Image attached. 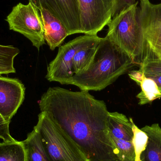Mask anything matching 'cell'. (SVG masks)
<instances>
[{
	"mask_svg": "<svg viewBox=\"0 0 161 161\" xmlns=\"http://www.w3.org/2000/svg\"><path fill=\"white\" fill-rule=\"evenodd\" d=\"M39 106L79 146L88 161H117L104 101L96 99L88 91L50 87Z\"/></svg>",
	"mask_w": 161,
	"mask_h": 161,
	"instance_id": "obj_1",
	"label": "cell"
},
{
	"mask_svg": "<svg viewBox=\"0 0 161 161\" xmlns=\"http://www.w3.org/2000/svg\"><path fill=\"white\" fill-rule=\"evenodd\" d=\"M0 161H26L22 142L0 143Z\"/></svg>",
	"mask_w": 161,
	"mask_h": 161,
	"instance_id": "obj_16",
	"label": "cell"
},
{
	"mask_svg": "<svg viewBox=\"0 0 161 161\" xmlns=\"http://www.w3.org/2000/svg\"><path fill=\"white\" fill-rule=\"evenodd\" d=\"M9 123L6 122L4 119L2 117V116L0 115V129L3 127L9 125Z\"/></svg>",
	"mask_w": 161,
	"mask_h": 161,
	"instance_id": "obj_26",
	"label": "cell"
},
{
	"mask_svg": "<svg viewBox=\"0 0 161 161\" xmlns=\"http://www.w3.org/2000/svg\"><path fill=\"white\" fill-rule=\"evenodd\" d=\"M140 70L145 75H161V60L147 57L140 64Z\"/></svg>",
	"mask_w": 161,
	"mask_h": 161,
	"instance_id": "obj_21",
	"label": "cell"
},
{
	"mask_svg": "<svg viewBox=\"0 0 161 161\" xmlns=\"http://www.w3.org/2000/svg\"><path fill=\"white\" fill-rule=\"evenodd\" d=\"M80 33L97 35L113 17L115 0H78Z\"/></svg>",
	"mask_w": 161,
	"mask_h": 161,
	"instance_id": "obj_6",
	"label": "cell"
},
{
	"mask_svg": "<svg viewBox=\"0 0 161 161\" xmlns=\"http://www.w3.org/2000/svg\"><path fill=\"white\" fill-rule=\"evenodd\" d=\"M25 88L16 78L0 76V115L10 123L25 98Z\"/></svg>",
	"mask_w": 161,
	"mask_h": 161,
	"instance_id": "obj_9",
	"label": "cell"
},
{
	"mask_svg": "<svg viewBox=\"0 0 161 161\" xmlns=\"http://www.w3.org/2000/svg\"><path fill=\"white\" fill-rule=\"evenodd\" d=\"M101 38L97 35H90L87 40L76 52L73 63L74 75L85 70L91 64Z\"/></svg>",
	"mask_w": 161,
	"mask_h": 161,
	"instance_id": "obj_13",
	"label": "cell"
},
{
	"mask_svg": "<svg viewBox=\"0 0 161 161\" xmlns=\"http://www.w3.org/2000/svg\"><path fill=\"white\" fill-rule=\"evenodd\" d=\"M131 122L133 133L132 142L135 151V161H141V156L146 147L148 137L144 131L139 129L134 124L132 119Z\"/></svg>",
	"mask_w": 161,
	"mask_h": 161,
	"instance_id": "obj_20",
	"label": "cell"
},
{
	"mask_svg": "<svg viewBox=\"0 0 161 161\" xmlns=\"http://www.w3.org/2000/svg\"><path fill=\"white\" fill-rule=\"evenodd\" d=\"M39 10L31 2L19 3L12 8L6 21L9 29L20 33L38 50L45 44L44 28Z\"/></svg>",
	"mask_w": 161,
	"mask_h": 161,
	"instance_id": "obj_5",
	"label": "cell"
},
{
	"mask_svg": "<svg viewBox=\"0 0 161 161\" xmlns=\"http://www.w3.org/2000/svg\"><path fill=\"white\" fill-rule=\"evenodd\" d=\"M146 77L151 78L157 83L161 92V75H145Z\"/></svg>",
	"mask_w": 161,
	"mask_h": 161,
	"instance_id": "obj_24",
	"label": "cell"
},
{
	"mask_svg": "<svg viewBox=\"0 0 161 161\" xmlns=\"http://www.w3.org/2000/svg\"><path fill=\"white\" fill-rule=\"evenodd\" d=\"M138 2L124 8L108 24L106 37L125 52L137 64L143 61L147 45L140 23Z\"/></svg>",
	"mask_w": 161,
	"mask_h": 161,
	"instance_id": "obj_3",
	"label": "cell"
},
{
	"mask_svg": "<svg viewBox=\"0 0 161 161\" xmlns=\"http://www.w3.org/2000/svg\"><path fill=\"white\" fill-rule=\"evenodd\" d=\"M157 58H158L159 59L161 60V48L159 53L158 54V56H157Z\"/></svg>",
	"mask_w": 161,
	"mask_h": 161,
	"instance_id": "obj_27",
	"label": "cell"
},
{
	"mask_svg": "<svg viewBox=\"0 0 161 161\" xmlns=\"http://www.w3.org/2000/svg\"><path fill=\"white\" fill-rule=\"evenodd\" d=\"M22 142L25 148L26 161H51L46 154L39 133L35 127Z\"/></svg>",
	"mask_w": 161,
	"mask_h": 161,
	"instance_id": "obj_15",
	"label": "cell"
},
{
	"mask_svg": "<svg viewBox=\"0 0 161 161\" xmlns=\"http://www.w3.org/2000/svg\"><path fill=\"white\" fill-rule=\"evenodd\" d=\"M29 2H31L39 10H40L42 8L41 0H29Z\"/></svg>",
	"mask_w": 161,
	"mask_h": 161,
	"instance_id": "obj_25",
	"label": "cell"
},
{
	"mask_svg": "<svg viewBox=\"0 0 161 161\" xmlns=\"http://www.w3.org/2000/svg\"><path fill=\"white\" fill-rule=\"evenodd\" d=\"M44 28V39L52 51L59 47L69 36L65 25L48 9L39 10Z\"/></svg>",
	"mask_w": 161,
	"mask_h": 161,
	"instance_id": "obj_11",
	"label": "cell"
},
{
	"mask_svg": "<svg viewBox=\"0 0 161 161\" xmlns=\"http://www.w3.org/2000/svg\"><path fill=\"white\" fill-rule=\"evenodd\" d=\"M128 75L131 80H134L138 85L140 86L145 77H146L144 73L140 69L139 70H133L130 71Z\"/></svg>",
	"mask_w": 161,
	"mask_h": 161,
	"instance_id": "obj_23",
	"label": "cell"
},
{
	"mask_svg": "<svg viewBox=\"0 0 161 161\" xmlns=\"http://www.w3.org/2000/svg\"><path fill=\"white\" fill-rule=\"evenodd\" d=\"M136 66L125 52L106 36L101 38L89 67L74 75L69 84L81 91H101Z\"/></svg>",
	"mask_w": 161,
	"mask_h": 161,
	"instance_id": "obj_2",
	"label": "cell"
},
{
	"mask_svg": "<svg viewBox=\"0 0 161 161\" xmlns=\"http://www.w3.org/2000/svg\"><path fill=\"white\" fill-rule=\"evenodd\" d=\"M148 137L141 161H161V128L158 124L146 125L141 129Z\"/></svg>",
	"mask_w": 161,
	"mask_h": 161,
	"instance_id": "obj_14",
	"label": "cell"
},
{
	"mask_svg": "<svg viewBox=\"0 0 161 161\" xmlns=\"http://www.w3.org/2000/svg\"><path fill=\"white\" fill-rule=\"evenodd\" d=\"M116 149L117 161H135V154L132 142L112 139Z\"/></svg>",
	"mask_w": 161,
	"mask_h": 161,
	"instance_id": "obj_19",
	"label": "cell"
},
{
	"mask_svg": "<svg viewBox=\"0 0 161 161\" xmlns=\"http://www.w3.org/2000/svg\"><path fill=\"white\" fill-rule=\"evenodd\" d=\"M140 86L142 91L136 96L139 99V105L142 106L149 104L161 98L160 90L157 83L151 78L145 77Z\"/></svg>",
	"mask_w": 161,
	"mask_h": 161,
	"instance_id": "obj_17",
	"label": "cell"
},
{
	"mask_svg": "<svg viewBox=\"0 0 161 161\" xmlns=\"http://www.w3.org/2000/svg\"><path fill=\"white\" fill-rule=\"evenodd\" d=\"M131 119L123 114L109 112L108 128L111 139L132 142L133 133Z\"/></svg>",
	"mask_w": 161,
	"mask_h": 161,
	"instance_id": "obj_12",
	"label": "cell"
},
{
	"mask_svg": "<svg viewBox=\"0 0 161 161\" xmlns=\"http://www.w3.org/2000/svg\"><path fill=\"white\" fill-rule=\"evenodd\" d=\"M115 2L116 4L113 17L115 16L124 8L133 5L137 3L136 0H115Z\"/></svg>",
	"mask_w": 161,
	"mask_h": 161,
	"instance_id": "obj_22",
	"label": "cell"
},
{
	"mask_svg": "<svg viewBox=\"0 0 161 161\" xmlns=\"http://www.w3.org/2000/svg\"><path fill=\"white\" fill-rule=\"evenodd\" d=\"M139 16L146 44L157 57L161 48V3L141 0Z\"/></svg>",
	"mask_w": 161,
	"mask_h": 161,
	"instance_id": "obj_8",
	"label": "cell"
},
{
	"mask_svg": "<svg viewBox=\"0 0 161 161\" xmlns=\"http://www.w3.org/2000/svg\"><path fill=\"white\" fill-rule=\"evenodd\" d=\"M35 127L51 161H89L79 146L46 112H41Z\"/></svg>",
	"mask_w": 161,
	"mask_h": 161,
	"instance_id": "obj_4",
	"label": "cell"
},
{
	"mask_svg": "<svg viewBox=\"0 0 161 161\" xmlns=\"http://www.w3.org/2000/svg\"><path fill=\"white\" fill-rule=\"evenodd\" d=\"M89 36L84 35L77 37L59 47L56 57L50 62L47 68V80L61 84H69L74 75L73 63L75 55Z\"/></svg>",
	"mask_w": 161,
	"mask_h": 161,
	"instance_id": "obj_7",
	"label": "cell"
},
{
	"mask_svg": "<svg viewBox=\"0 0 161 161\" xmlns=\"http://www.w3.org/2000/svg\"><path fill=\"white\" fill-rule=\"evenodd\" d=\"M19 53L16 47L0 45V75L16 73L14 59Z\"/></svg>",
	"mask_w": 161,
	"mask_h": 161,
	"instance_id": "obj_18",
	"label": "cell"
},
{
	"mask_svg": "<svg viewBox=\"0 0 161 161\" xmlns=\"http://www.w3.org/2000/svg\"><path fill=\"white\" fill-rule=\"evenodd\" d=\"M41 3L61 21L69 36L80 33L78 0H41Z\"/></svg>",
	"mask_w": 161,
	"mask_h": 161,
	"instance_id": "obj_10",
	"label": "cell"
}]
</instances>
